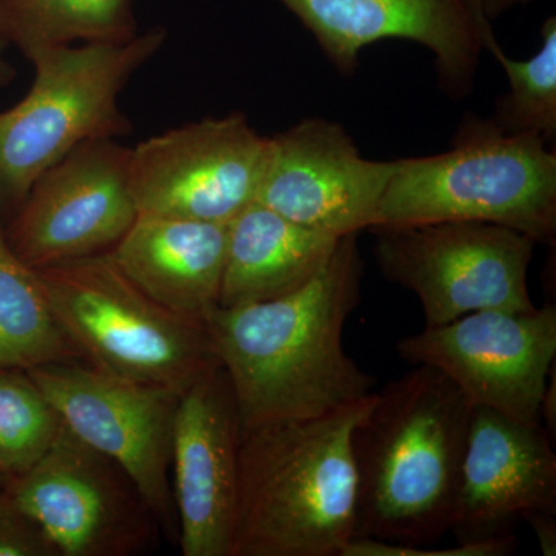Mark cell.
Wrapping results in <instances>:
<instances>
[{
    "mask_svg": "<svg viewBox=\"0 0 556 556\" xmlns=\"http://www.w3.org/2000/svg\"><path fill=\"white\" fill-rule=\"evenodd\" d=\"M358 233L340 239L327 265L298 291L206 314L219 365L232 386L241 431L311 419L364 401L375 376L343 346L361 300Z\"/></svg>",
    "mask_w": 556,
    "mask_h": 556,
    "instance_id": "1",
    "label": "cell"
},
{
    "mask_svg": "<svg viewBox=\"0 0 556 556\" xmlns=\"http://www.w3.org/2000/svg\"><path fill=\"white\" fill-rule=\"evenodd\" d=\"M473 405L428 365L375 391L353 434V538L433 547L448 533Z\"/></svg>",
    "mask_w": 556,
    "mask_h": 556,
    "instance_id": "2",
    "label": "cell"
},
{
    "mask_svg": "<svg viewBox=\"0 0 556 556\" xmlns=\"http://www.w3.org/2000/svg\"><path fill=\"white\" fill-rule=\"evenodd\" d=\"M372 399L241 431L230 556H342L356 529L353 434Z\"/></svg>",
    "mask_w": 556,
    "mask_h": 556,
    "instance_id": "3",
    "label": "cell"
},
{
    "mask_svg": "<svg viewBox=\"0 0 556 556\" xmlns=\"http://www.w3.org/2000/svg\"><path fill=\"white\" fill-rule=\"evenodd\" d=\"M447 219L492 223L555 247V149L468 115L447 152L396 161L372 228Z\"/></svg>",
    "mask_w": 556,
    "mask_h": 556,
    "instance_id": "4",
    "label": "cell"
},
{
    "mask_svg": "<svg viewBox=\"0 0 556 556\" xmlns=\"http://www.w3.org/2000/svg\"><path fill=\"white\" fill-rule=\"evenodd\" d=\"M166 28L123 43H80L33 58L35 80L0 112V222L20 208L36 179L84 142L131 131L119 97L166 43Z\"/></svg>",
    "mask_w": 556,
    "mask_h": 556,
    "instance_id": "5",
    "label": "cell"
},
{
    "mask_svg": "<svg viewBox=\"0 0 556 556\" xmlns=\"http://www.w3.org/2000/svg\"><path fill=\"white\" fill-rule=\"evenodd\" d=\"M36 270L54 316L91 367L178 393L218 367L206 320L161 306L109 252Z\"/></svg>",
    "mask_w": 556,
    "mask_h": 556,
    "instance_id": "6",
    "label": "cell"
},
{
    "mask_svg": "<svg viewBox=\"0 0 556 556\" xmlns=\"http://www.w3.org/2000/svg\"><path fill=\"white\" fill-rule=\"evenodd\" d=\"M372 257L391 283L419 299L426 327L477 311H535L527 273L535 241L484 222L376 226Z\"/></svg>",
    "mask_w": 556,
    "mask_h": 556,
    "instance_id": "7",
    "label": "cell"
},
{
    "mask_svg": "<svg viewBox=\"0 0 556 556\" xmlns=\"http://www.w3.org/2000/svg\"><path fill=\"white\" fill-rule=\"evenodd\" d=\"M27 375L62 426L118 464L148 501L161 530L170 541H178L170 470L175 416L182 393L116 378L83 361L40 365Z\"/></svg>",
    "mask_w": 556,
    "mask_h": 556,
    "instance_id": "8",
    "label": "cell"
},
{
    "mask_svg": "<svg viewBox=\"0 0 556 556\" xmlns=\"http://www.w3.org/2000/svg\"><path fill=\"white\" fill-rule=\"evenodd\" d=\"M5 492L60 556H135L159 540V518L129 475L64 426Z\"/></svg>",
    "mask_w": 556,
    "mask_h": 556,
    "instance_id": "9",
    "label": "cell"
},
{
    "mask_svg": "<svg viewBox=\"0 0 556 556\" xmlns=\"http://www.w3.org/2000/svg\"><path fill=\"white\" fill-rule=\"evenodd\" d=\"M397 353L439 369L473 407L543 426L541 401L556 357V306L477 311L399 340Z\"/></svg>",
    "mask_w": 556,
    "mask_h": 556,
    "instance_id": "10",
    "label": "cell"
},
{
    "mask_svg": "<svg viewBox=\"0 0 556 556\" xmlns=\"http://www.w3.org/2000/svg\"><path fill=\"white\" fill-rule=\"evenodd\" d=\"M268 150L243 113L148 138L130 153L138 214L228 225L257 199Z\"/></svg>",
    "mask_w": 556,
    "mask_h": 556,
    "instance_id": "11",
    "label": "cell"
},
{
    "mask_svg": "<svg viewBox=\"0 0 556 556\" xmlns=\"http://www.w3.org/2000/svg\"><path fill=\"white\" fill-rule=\"evenodd\" d=\"M130 153L118 138L91 139L43 172L3 225L14 254L42 269L115 247L138 217Z\"/></svg>",
    "mask_w": 556,
    "mask_h": 556,
    "instance_id": "12",
    "label": "cell"
},
{
    "mask_svg": "<svg viewBox=\"0 0 556 556\" xmlns=\"http://www.w3.org/2000/svg\"><path fill=\"white\" fill-rule=\"evenodd\" d=\"M396 161H371L338 123L300 121L269 138L257 203L342 237L371 229Z\"/></svg>",
    "mask_w": 556,
    "mask_h": 556,
    "instance_id": "13",
    "label": "cell"
},
{
    "mask_svg": "<svg viewBox=\"0 0 556 556\" xmlns=\"http://www.w3.org/2000/svg\"><path fill=\"white\" fill-rule=\"evenodd\" d=\"M317 40L342 75L356 72L365 47L386 39L420 43L434 54L450 98L473 89L481 60L484 0H278ZM492 22V21H490Z\"/></svg>",
    "mask_w": 556,
    "mask_h": 556,
    "instance_id": "14",
    "label": "cell"
},
{
    "mask_svg": "<svg viewBox=\"0 0 556 556\" xmlns=\"http://www.w3.org/2000/svg\"><path fill=\"white\" fill-rule=\"evenodd\" d=\"M241 422L222 365L179 396L172 441L182 556H230L239 497Z\"/></svg>",
    "mask_w": 556,
    "mask_h": 556,
    "instance_id": "15",
    "label": "cell"
},
{
    "mask_svg": "<svg viewBox=\"0 0 556 556\" xmlns=\"http://www.w3.org/2000/svg\"><path fill=\"white\" fill-rule=\"evenodd\" d=\"M543 426L471 408L448 533L460 541L514 532L533 511L556 515V455Z\"/></svg>",
    "mask_w": 556,
    "mask_h": 556,
    "instance_id": "16",
    "label": "cell"
},
{
    "mask_svg": "<svg viewBox=\"0 0 556 556\" xmlns=\"http://www.w3.org/2000/svg\"><path fill=\"white\" fill-rule=\"evenodd\" d=\"M228 225L138 214L109 254L164 308L206 317L218 305Z\"/></svg>",
    "mask_w": 556,
    "mask_h": 556,
    "instance_id": "17",
    "label": "cell"
},
{
    "mask_svg": "<svg viewBox=\"0 0 556 556\" xmlns=\"http://www.w3.org/2000/svg\"><path fill=\"white\" fill-rule=\"evenodd\" d=\"M339 241L254 201L228 223L219 308L268 302L298 291L327 265Z\"/></svg>",
    "mask_w": 556,
    "mask_h": 556,
    "instance_id": "18",
    "label": "cell"
},
{
    "mask_svg": "<svg viewBox=\"0 0 556 556\" xmlns=\"http://www.w3.org/2000/svg\"><path fill=\"white\" fill-rule=\"evenodd\" d=\"M0 27L28 61L79 43H123L139 35L131 0H0Z\"/></svg>",
    "mask_w": 556,
    "mask_h": 556,
    "instance_id": "19",
    "label": "cell"
},
{
    "mask_svg": "<svg viewBox=\"0 0 556 556\" xmlns=\"http://www.w3.org/2000/svg\"><path fill=\"white\" fill-rule=\"evenodd\" d=\"M83 361L54 316L38 270L10 248L0 222V369Z\"/></svg>",
    "mask_w": 556,
    "mask_h": 556,
    "instance_id": "20",
    "label": "cell"
},
{
    "mask_svg": "<svg viewBox=\"0 0 556 556\" xmlns=\"http://www.w3.org/2000/svg\"><path fill=\"white\" fill-rule=\"evenodd\" d=\"M540 51L526 61L514 60L501 49L490 21L482 27V47L506 72L508 93L495 105L493 126L507 135H536L547 146L556 139V17L541 28Z\"/></svg>",
    "mask_w": 556,
    "mask_h": 556,
    "instance_id": "21",
    "label": "cell"
},
{
    "mask_svg": "<svg viewBox=\"0 0 556 556\" xmlns=\"http://www.w3.org/2000/svg\"><path fill=\"white\" fill-rule=\"evenodd\" d=\"M62 424L42 391L22 369H0V467L24 473L49 450Z\"/></svg>",
    "mask_w": 556,
    "mask_h": 556,
    "instance_id": "22",
    "label": "cell"
},
{
    "mask_svg": "<svg viewBox=\"0 0 556 556\" xmlns=\"http://www.w3.org/2000/svg\"><path fill=\"white\" fill-rule=\"evenodd\" d=\"M517 536L506 533L490 540L460 541L453 547H415L375 538H353L342 556H507L517 551Z\"/></svg>",
    "mask_w": 556,
    "mask_h": 556,
    "instance_id": "23",
    "label": "cell"
},
{
    "mask_svg": "<svg viewBox=\"0 0 556 556\" xmlns=\"http://www.w3.org/2000/svg\"><path fill=\"white\" fill-rule=\"evenodd\" d=\"M0 556H60L38 522L0 492Z\"/></svg>",
    "mask_w": 556,
    "mask_h": 556,
    "instance_id": "24",
    "label": "cell"
},
{
    "mask_svg": "<svg viewBox=\"0 0 556 556\" xmlns=\"http://www.w3.org/2000/svg\"><path fill=\"white\" fill-rule=\"evenodd\" d=\"M556 515L546 514V511H533L526 515L525 521L529 522L535 532L538 544H540L541 554L544 556L556 555Z\"/></svg>",
    "mask_w": 556,
    "mask_h": 556,
    "instance_id": "25",
    "label": "cell"
},
{
    "mask_svg": "<svg viewBox=\"0 0 556 556\" xmlns=\"http://www.w3.org/2000/svg\"><path fill=\"white\" fill-rule=\"evenodd\" d=\"M556 376L555 367L548 376L546 391H544L543 401H541V424L548 437L555 442L556 437Z\"/></svg>",
    "mask_w": 556,
    "mask_h": 556,
    "instance_id": "26",
    "label": "cell"
},
{
    "mask_svg": "<svg viewBox=\"0 0 556 556\" xmlns=\"http://www.w3.org/2000/svg\"><path fill=\"white\" fill-rule=\"evenodd\" d=\"M9 49V40L3 35L2 27H0V89H5L16 78V68L11 65L9 58H7V50Z\"/></svg>",
    "mask_w": 556,
    "mask_h": 556,
    "instance_id": "27",
    "label": "cell"
},
{
    "mask_svg": "<svg viewBox=\"0 0 556 556\" xmlns=\"http://www.w3.org/2000/svg\"><path fill=\"white\" fill-rule=\"evenodd\" d=\"M530 2L533 0H484V13L489 21H493L514 7L527 5Z\"/></svg>",
    "mask_w": 556,
    "mask_h": 556,
    "instance_id": "28",
    "label": "cell"
},
{
    "mask_svg": "<svg viewBox=\"0 0 556 556\" xmlns=\"http://www.w3.org/2000/svg\"><path fill=\"white\" fill-rule=\"evenodd\" d=\"M9 475L3 471V468L0 467V492H2L3 489H5L7 484H9L10 481Z\"/></svg>",
    "mask_w": 556,
    "mask_h": 556,
    "instance_id": "29",
    "label": "cell"
}]
</instances>
